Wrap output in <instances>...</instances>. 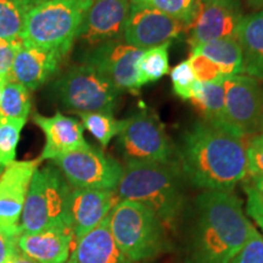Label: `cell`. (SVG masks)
<instances>
[{
	"mask_svg": "<svg viewBox=\"0 0 263 263\" xmlns=\"http://www.w3.org/2000/svg\"><path fill=\"white\" fill-rule=\"evenodd\" d=\"M64 57L54 50L22 44L12 66L11 81L35 90L57 74Z\"/></svg>",
	"mask_w": 263,
	"mask_h": 263,
	"instance_id": "18",
	"label": "cell"
},
{
	"mask_svg": "<svg viewBox=\"0 0 263 263\" xmlns=\"http://www.w3.org/2000/svg\"><path fill=\"white\" fill-rule=\"evenodd\" d=\"M91 3L93 0H35L26 14L22 42L66 58L77 41Z\"/></svg>",
	"mask_w": 263,
	"mask_h": 263,
	"instance_id": "4",
	"label": "cell"
},
{
	"mask_svg": "<svg viewBox=\"0 0 263 263\" xmlns=\"http://www.w3.org/2000/svg\"><path fill=\"white\" fill-rule=\"evenodd\" d=\"M209 2H218V3H224V4L234 5L241 8V4L245 2V0H209Z\"/></svg>",
	"mask_w": 263,
	"mask_h": 263,
	"instance_id": "40",
	"label": "cell"
},
{
	"mask_svg": "<svg viewBox=\"0 0 263 263\" xmlns=\"http://www.w3.org/2000/svg\"><path fill=\"white\" fill-rule=\"evenodd\" d=\"M248 168L251 177H263V134H256L246 144Z\"/></svg>",
	"mask_w": 263,
	"mask_h": 263,
	"instance_id": "34",
	"label": "cell"
},
{
	"mask_svg": "<svg viewBox=\"0 0 263 263\" xmlns=\"http://www.w3.org/2000/svg\"><path fill=\"white\" fill-rule=\"evenodd\" d=\"M171 81L174 94L183 100H192L200 85L189 60H184L173 67L171 71Z\"/></svg>",
	"mask_w": 263,
	"mask_h": 263,
	"instance_id": "30",
	"label": "cell"
},
{
	"mask_svg": "<svg viewBox=\"0 0 263 263\" xmlns=\"http://www.w3.org/2000/svg\"><path fill=\"white\" fill-rule=\"evenodd\" d=\"M186 25L155 9L130 4L123 41L132 47L146 50L172 43L185 33Z\"/></svg>",
	"mask_w": 263,
	"mask_h": 263,
	"instance_id": "12",
	"label": "cell"
},
{
	"mask_svg": "<svg viewBox=\"0 0 263 263\" xmlns=\"http://www.w3.org/2000/svg\"><path fill=\"white\" fill-rule=\"evenodd\" d=\"M177 164L184 178L202 190L232 192L249 176L244 140L203 121L183 134Z\"/></svg>",
	"mask_w": 263,
	"mask_h": 263,
	"instance_id": "1",
	"label": "cell"
},
{
	"mask_svg": "<svg viewBox=\"0 0 263 263\" xmlns=\"http://www.w3.org/2000/svg\"><path fill=\"white\" fill-rule=\"evenodd\" d=\"M199 0H130V4L155 9L188 25L192 21Z\"/></svg>",
	"mask_w": 263,
	"mask_h": 263,
	"instance_id": "29",
	"label": "cell"
},
{
	"mask_svg": "<svg viewBox=\"0 0 263 263\" xmlns=\"http://www.w3.org/2000/svg\"><path fill=\"white\" fill-rule=\"evenodd\" d=\"M172 43L154 47L143 51L137 64L138 85H144L160 81L170 72V47Z\"/></svg>",
	"mask_w": 263,
	"mask_h": 263,
	"instance_id": "24",
	"label": "cell"
},
{
	"mask_svg": "<svg viewBox=\"0 0 263 263\" xmlns=\"http://www.w3.org/2000/svg\"><path fill=\"white\" fill-rule=\"evenodd\" d=\"M195 211L192 263H230L256 228L233 190H203L195 199Z\"/></svg>",
	"mask_w": 263,
	"mask_h": 263,
	"instance_id": "2",
	"label": "cell"
},
{
	"mask_svg": "<svg viewBox=\"0 0 263 263\" xmlns=\"http://www.w3.org/2000/svg\"><path fill=\"white\" fill-rule=\"evenodd\" d=\"M71 189L72 186L54 163L35 171L20 219L21 234L70 228L67 209Z\"/></svg>",
	"mask_w": 263,
	"mask_h": 263,
	"instance_id": "6",
	"label": "cell"
},
{
	"mask_svg": "<svg viewBox=\"0 0 263 263\" xmlns=\"http://www.w3.org/2000/svg\"><path fill=\"white\" fill-rule=\"evenodd\" d=\"M31 2H34V0H31Z\"/></svg>",
	"mask_w": 263,
	"mask_h": 263,
	"instance_id": "44",
	"label": "cell"
},
{
	"mask_svg": "<svg viewBox=\"0 0 263 263\" xmlns=\"http://www.w3.org/2000/svg\"><path fill=\"white\" fill-rule=\"evenodd\" d=\"M21 233L0 226V263H8L17 252V239Z\"/></svg>",
	"mask_w": 263,
	"mask_h": 263,
	"instance_id": "36",
	"label": "cell"
},
{
	"mask_svg": "<svg viewBox=\"0 0 263 263\" xmlns=\"http://www.w3.org/2000/svg\"><path fill=\"white\" fill-rule=\"evenodd\" d=\"M71 263H133L118 248L108 227V216L91 232L76 240Z\"/></svg>",
	"mask_w": 263,
	"mask_h": 263,
	"instance_id": "20",
	"label": "cell"
},
{
	"mask_svg": "<svg viewBox=\"0 0 263 263\" xmlns=\"http://www.w3.org/2000/svg\"><path fill=\"white\" fill-rule=\"evenodd\" d=\"M41 159L15 161L0 174V226L20 232V219ZM21 233V232H20Z\"/></svg>",
	"mask_w": 263,
	"mask_h": 263,
	"instance_id": "15",
	"label": "cell"
},
{
	"mask_svg": "<svg viewBox=\"0 0 263 263\" xmlns=\"http://www.w3.org/2000/svg\"><path fill=\"white\" fill-rule=\"evenodd\" d=\"M182 173L177 163L126 162L116 192L121 200L140 202L172 228L184 209Z\"/></svg>",
	"mask_w": 263,
	"mask_h": 263,
	"instance_id": "3",
	"label": "cell"
},
{
	"mask_svg": "<svg viewBox=\"0 0 263 263\" xmlns=\"http://www.w3.org/2000/svg\"><path fill=\"white\" fill-rule=\"evenodd\" d=\"M108 227L118 248L133 263L155 258L167 249V228L140 202L121 200L108 215Z\"/></svg>",
	"mask_w": 263,
	"mask_h": 263,
	"instance_id": "5",
	"label": "cell"
},
{
	"mask_svg": "<svg viewBox=\"0 0 263 263\" xmlns=\"http://www.w3.org/2000/svg\"><path fill=\"white\" fill-rule=\"evenodd\" d=\"M66 263H71V262H70V261H67V262H66Z\"/></svg>",
	"mask_w": 263,
	"mask_h": 263,
	"instance_id": "43",
	"label": "cell"
},
{
	"mask_svg": "<svg viewBox=\"0 0 263 263\" xmlns=\"http://www.w3.org/2000/svg\"><path fill=\"white\" fill-rule=\"evenodd\" d=\"M192 51L201 54L218 66L224 77L244 74V57L236 37L217 39L199 45Z\"/></svg>",
	"mask_w": 263,
	"mask_h": 263,
	"instance_id": "22",
	"label": "cell"
},
{
	"mask_svg": "<svg viewBox=\"0 0 263 263\" xmlns=\"http://www.w3.org/2000/svg\"><path fill=\"white\" fill-rule=\"evenodd\" d=\"M26 122L25 120H0V174L9 164L15 162L16 150Z\"/></svg>",
	"mask_w": 263,
	"mask_h": 263,
	"instance_id": "28",
	"label": "cell"
},
{
	"mask_svg": "<svg viewBox=\"0 0 263 263\" xmlns=\"http://www.w3.org/2000/svg\"><path fill=\"white\" fill-rule=\"evenodd\" d=\"M251 184L259 193L263 194V177H252Z\"/></svg>",
	"mask_w": 263,
	"mask_h": 263,
	"instance_id": "39",
	"label": "cell"
},
{
	"mask_svg": "<svg viewBox=\"0 0 263 263\" xmlns=\"http://www.w3.org/2000/svg\"><path fill=\"white\" fill-rule=\"evenodd\" d=\"M224 118L227 133L245 140L258 133L263 88L259 82L246 74L223 78Z\"/></svg>",
	"mask_w": 263,
	"mask_h": 263,
	"instance_id": "10",
	"label": "cell"
},
{
	"mask_svg": "<svg viewBox=\"0 0 263 263\" xmlns=\"http://www.w3.org/2000/svg\"><path fill=\"white\" fill-rule=\"evenodd\" d=\"M21 37L15 39H0V78L6 81H11L12 66L16 58V54L21 49Z\"/></svg>",
	"mask_w": 263,
	"mask_h": 263,
	"instance_id": "33",
	"label": "cell"
},
{
	"mask_svg": "<svg viewBox=\"0 0 263 263\" xmlns=\"http://www.w3.org/2000/svg\"><path fill=\"white\" fill-rule=\"evenodd\" d=\"M32 3L31 0H0V39L21 37L26 14Z\"/></svg>",
	"mask_w": 263,
	"mask_h": 263,
	"instance_id": "26",
	"label": "cell"
},
{
	"mask_svg": "<svg viewBox=\"0 0 263 263\" xmlns=\"http://www.w3.org/2000/svg\"><path fill=\"white\" fill-rule=\"evenodd\" d=\"M244 14L239 6L199 0L192 21L186 25V42L195 49L217 39L236 37Z\"/></svg>",
	"mask_w": 263,
	"mask_h": 263,
	"instance_id": "13",
	"label": "cell"
},
{
	"mask_svg": "<svg viewBox=\"0 0 263 263\" xmlns=\"http://www.w3.org/2000/svg\"><path fill=\"white\" fill-rule=\"evenodd\" d=\"M120 201L116 190L72 188L68 197L67 219L74 241L97 228Z\"/></svg>",
	"mask_w": 263,
	"mask_h": 263,
	"instance_id": "16",
	"label": "cell"
},
{
	"mask_svg": "<svg viewBox=\"0 0 263 263\" xmlns=\"http://www.w3.org/2000/svg\"><path fill=\"white\" fill-rule=\"evenodd\" d=\"M33 122L41 128L45 137L44 147L39 157L41 161H54L73 151L89 146L84 139L83 126L73 117L65 116L59 111L52 116L34 114Z\"/></svg>",
	"mask_w": 263,
	"mask_h": 263,
	"instance_id": "17",
	"label": "cell"
},
{
	"mask_svg": "<svg viewBox=\"0 0 263 263\" xmlns=\"http://www.w3.org/2000/svg\"><path fill=\"white\" fill-rule=\"evenodd\" d=\"M78 116L81 117V123L84 129L89 132L103 147H106L123 128V120H116L114 114L87 112L80 114Z\"/></svg>",
	"mask_w": 263,
	"mask_h": 263,
	"instance_id": "27",
	"label": "cell"
},
{
	"mask_svg": "<svg viewBox=\"0 0 263 263\" xmlns=\"http://www.w3.org/2000/svg\"><path fill=\"white\" fill-rule=\"evenodd\" d=\"M144 50L127 44L123 39L104 43L87 50L83 62L93 66L120 91L138 93L137 64Z\"/></svg>",
	"mask_w": 263,
	"mask_h": 263,
	"instance_id": "11",
	"label": "cell"
},
{
	"mask_svg": "<svg viewBox=\"0 0 263 263\" xmlns=\"http://www.w3.org/2000/svg\"><path fill=\"white\" fill-rule=\"evenodd\" d=\"M6 80H4V78H0V103H2V98H3V91H4V87L6 84Z\"/></svg>",
	"mask_w": 263,
	"mask_h": 263,
	"instance_id": "42",
	"label": "cell"
},
{
	"mask_svg": "<svg viewBox=\"0 0 263 263\" xmlns=\"http://www.w3.org/2000/svg\"><path fill=\"white\" fill-rule=\"evenodd\" d=\"M74 246L70 228H52L37 233L20 234L17 248L38 263H66Z\"/></svg>",
	"mask_w": 263,
	"mask_h": 263,
	"instance_id": "19",
	"label": "cell"
},
{
	"mask_svg": "<svg viewBox=\"0 0 263 263\" xmlns=\"http://www.w3.org/2000/svg\"><path fill=\"white\" fill-rule=\"evenodd\" d=\"M223 78L218 81L209 82V83H200L195 95H194L190 101H192L194 106L197 108V111L202 116L203 122L227 132L224 118L226 99Z\"/></svg>",
	"mask_w": 263,
	"mask_h": 263,
	"instance_id": "23",
	"label": "cell"
},
{
	"mask_svg": "<svg viewBox=\"0 0 263 263\" xmlns=\"http://www.w3.org/2000/svg\"><path fill=\"white\" fill-rule=\"evenodd\" d=\"M236 38L244 57V74L263 82V10L244 15Z\"/></svg>",
	"mask_w": 263,
	"mask_h": 263,
	"instance_id": "21",
	"label": "cell"
},
{
	"mask_svg": "<svg viewBox=\"0 0 263 263\" xmlns=\"http://www.w3.org/2000/svg\"><path fill=\"white\" fill-rule=\"evenodd\" d=\"M244 190L246 193V212L261 229L263 236V194L251 183L246 184Z\"/></svg>",
	"mask_w": 263,
	"mask_h": 263,
	"instance_id": "35",
	"label": "cell"
},
{
	"mask_svg": "<svg viewBox=\"0 0 263 263\" xmlns=\"http://www.w3.org/2000/svg\"><path fill=\"white\" fill-rule=\"evenodd\" d=\"M31 106V94L27 88L18 82H6L0 103V120L9 118L27 121Z\"/></svg>",
	"mask_w": 263,
	"mask_h": 263,
	"instance_id": "25",
	"label": "cell"
},
{
	"mask_svg": "<svg viewBox=\"0 0 263 263\" xmlns=\"http://www.w3.org/2000/svg\"><path fill=\"white\" fill-rule=\"evenodd\" d=\"M230 263H263V236L257 229L252 230L248 241Z\"/></svg>",
	"mask_w": 263,
	"mask_h": 263,
	"instance_id": "32",
	"label": "cell"
},
{
	"mask_svg": "<svg viewBox=\"0 0 263 263\" xmlns=\"http://www.w3.org/2000/svg\"><path fill=\"white\" fill-rule=\"evenodd\" d=\"M55 93L64 107L80 115L112 114L121 91L97 68L83 62L71 67L55 82Z\"/></svg>",
	"mask_w": 263,
	"mask_h": 263,
	"instance_id": "7",
	"label": "cell"
},
{
	"mask_svg": "<svg viewBox=\"0 0 263 263\" xmlns=\"http://www.w3.org/2000/svg\"><path fill=\"white\" fill-rule=\"evenodd\" d=\"M130 0H93L85 12L77 41L88 50L104 43L123 39Z\"/></svg>",
	"mask_w": 263,
	"mask_h": 263,
	"instance_id": "14",
	"label": "cell"
},
{
	"mask_svg": "<svg viewBox=\"0 0 263 263\" xmlns=\"http://www.w3.org/2000/svg\"><path fill=\"white\" fill-rule=\"evenodd\" d=\"M188 60L200 83H209V82L222 80L224 77L218 66L201 54L192 51Z\"/></svg>",
	"mask_w": 263,
	"mask_h": 263,
	"instance_id": "31",
	"label": "cell"
},
{
	"mask_svg": "<svg viewBox=\"0 0 263 263\" xmlns=\"http://www.w3.org/2000/svg\"><path fill=\"white\" fill-rule=\"evenodd\" d=\"M8 263H38V262L33 261L32 258L27 257V256L22 254L20 250H17V252H16V254L12 256L11 259H10Z\"/></svg>",
	"mask_w": 263,
	"mask_h": 263,
	"instance_id": "37",
	"label": "cell"
},
{
	"mask_svg": "<svg viewBox=\"0 0 263 263\" xmlns=\"http://www.w3.org/2000/svg\"><path fill=\"white\" fill-rule=\"evenodd\" d=\"M258 134H263V90H262V103H261V111H259V121H258Z\"/></svg>",
	"mask_w": 263,
	"mask_h": 263,
	"instance_id": "41",
	"label": "cell"
},
{
	"mask_svg": "<svg viewBox=\"0 0 263 263\" xmlns=\"http://www.w3.org/2000/svg\"><path fill=\"white\" fill-rule=\"evenodd\" d=\"M117 137L127 162L176 163L170 137L155 115L138 112L126 118Z\"/></svg>",
	"mask_w": 263,
	"mask_h": 263,
	"instance_id": "8",
	"label": "cell"
},
{
	"mask_svg": "<svg viewBox=\"0 0 263 263\" xmlns=\"http://www.w3.org/2000/svg\"><path fill=\"white\" fill-rule=\"evenodd\" d=\"M72 188L116 190L123 166L90 145L52 161Z\"/></svg>",
	"mask_w": 263,
	"mask_h": 263,
	"instance_id": "9",
	"label": "cell"
},
{
	"mask_svg": "<svg viewBox=\"0 0 263 263\" xmlns=\"http://www.w3.org/2000/svg\"><path fill=\"white\" fill-rule=\"evenodd\" d=\"M246 4L255 11H262L263 10V0H246Z\"/></svg>",
	"mask_w": 263,
	"mask_h": 263,
	"instance_id": "38",
	"label": "cell"
}]
</instances>
